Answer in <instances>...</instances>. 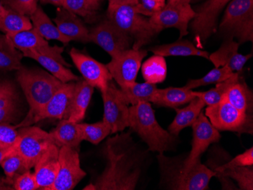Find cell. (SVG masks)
I'll list each match as a JSON object with an SVG mask.
<instances>
[{
  "mask_svg": "<svg viewBox=\"0 0 253 190\" xmlns=\"http://www.w3.org/2000/svg\"><path fill=\"white\" fill-rule=\"evenodd\" d=\"M105 144L107 164L85 190H134L140 181L144 157L130 133H116Z\"/></svg>",
  "mask_w": 253,
  "mask_h": 190,
  "instance_id": "1",
  "label": "cell"
},
{
  "mask_svg": "<svg viewBox=\"0 0 253 190\" xmlns=\"http://www.w3.org/2000/svg\"><path fill=\"white\" fill-rule=\"evenodd\" d=\"M59 147L49 146L34 165V176L39 190H51L59 173Z\"/></svg>",
  "mask_w": 253,
  "mask_h": 190,
  "instance_id": "20",
  "label": "cell"
},
{
  "mask_svg": "<svg viewBox=\"0 0 253 190\" xmlns=\"http://www.w3.org/2000/svg\"><path fill=\"white\" fill-rule=\"evenodd\" d=\"M54 143L59 148L68 147L79 150L80 145L83 141L81 136L78 123L62 119L55 129L50 132Z\"/></svg>",
  "mask_w": 253,
  "mask_h": 190,
  "instance_id": "27",
  "label": "cell"
},
{
  "mask_svg": "<svg viewBox=\"0 0 253 190\" xmlns=\"http://www.w3.org/2000/svg\"><path fill=\"white\" fill-rule=\"evenodd\" d=\"M129 127L147 145L148 150L159 154L177 147L178 137L161 127L151 103H137L129 107Z\"/></svg>",
  "mask_w": 253,
  "mask_h": 190,
  "instance_id": "4",
  "label": "cell"
},
{
  "mask_svg": "<svg viewBox=\"0 0 253 190\" xmlns=\"http://www.w3.org/2000/svg\"><path fill=\"white\" fill-rule=\"evenodd\" d=\"M211 124L218 131L234 132L241 134H253V116L240 112L223 99L204 111Z\"/></svg>",
  "mask_w": 253,
  "mask_h": 190,
  "instance_id": "7",
  "label": "cell"
},
{
  "mask_svg": "<svg viewBox=\"0 0 253 190\" xmlns=\"http://www.w3.org/2000/svg\"><path fill=\"white\" fill-rule=\"evenodd\" d=\"M138 2H139V0H109L108 8L120 6V5H135Z\"/></svg>",
  "mask_w": 253,
  "mask_h": 190,
  "instance_id": "45",
  "label": "cell"
},
{
  "mask_svg": "<svg viewBox=\"0 0 253 190\" xmlns=\"http://www.w3.org/2000/svg\"><path fill=\"white\" fill-rule=\"evenodd\" d=\"M63 8L78 16L84 18L87 23L96 21L101 8L100 0H65Z\"/></svg>",
  "mask_w": 253,
  "mask_h": 190,
  "instance_id": "34",
  "label": "cell"
},
{
  "mask_svg": "<svg viewBox=\"0 0 253 190\" xmlns=\"http://www.w3.org/2000/svg\"><path fill=\"white\" fill-rule=\"evenodd\" d=\"M206 104L200 98H193L186 107L183 109L176 108V116L171 124L168 127V131L173 135L178 137L180 132L187 127H191L203 112Z\"/></svg>",
  "mask_w": 253,
  "mask_h": 190,
  "instance_id": "25",
  "label": "cell"
},
{
  "mask_svg": "<svg viewBox=\"0 0 253 190\" xmlns=\"http://www.w3.org/2000/svg\"><path fill=\"white\" fill-rule=\"evenodd\" d=\"M8 8L16 11L27 16H31L38 8V0H1Z\"/></svg>",
  "mask_w": 253,
  "mask_h": 190,
  "instance_id": "39",
  "label": "cell"
},
{
  "mask_svg": "<svg viewBox=\"0 0 253 190\" xmlns=\"http://www.w3.org/2000/svg\"><path fill=\"white\" fill-rule=\"evenodd\" d=\"M21 53L25 57L37 61L42 68L63 83L76 82L80 79L68 67L50 56L32 50L23 51Z\"/></svg>",
  "mask_w": 253,
  "mask_h": 190,
  "instance_id": "26",
  "label": "cell"
},
{
  "mask_svg": "<svg viewBox=\"0 0 253 190\" xmlns=\"http://www.w3.org/2000/svg\"><path fill=\"white\" fill-rule=\"evenodd\" d=\"M54 22L61 34L67 39L82 43H89V31L78 15L63 7H59Z\"/></svg>",
  "mask_w": 253,
  "mask_h": 190,
  "instance_id": "22",
  "label": "cell"
},
{
  "mask_svg": "<svg viewBox=\"0 0 253 190\" xmlns=\"http://www.w3.org/2000/svg\"><path fill=\"white\" fill-rule=\"evenodd\" d=\"M16 91L10 82L0 83V109L16 103Z\"/></svg>",
  "mask_w": 253,
  "mask_h": 190,
  "instance_id": "43",
  "label": "cell"
},
{
  "mask_svg": "<svg viewBox=\"0 0 253 190\" xmlns=\"http://www.w3.org/2000/svg\"><path fill=\"white\" fill-rule=\"evenodd\" d=\"M192 0H169L168 5H190Z\"/></svg>",
  "mask_w": 253,
  "mask_h": 190,
  "instance_id": "46",
  "label": "cell"
},
{
  "mask_svg": "<svg viewBox=\"0 0 253 190\" xmlns=\"http://www.w3.org/2000/svg\"><path fill=\"white\" fill-rule=\"evenodd\" d=\"M196 16L191 5H170L166 4L159 12L149 18V21L158 35L167 28H176L180 33V39L189 34L190 21Z\"/></svg>",
  "mask_w": 253,
  "mask_h": 190,
  "instance_id": "13",
  "label": "cell"
},
{
  "mask_svg": "<svg viewBox=\"0 0 253 190\" xmlns=\"http://www.w3.org/2000/svg\"><path fill=\"white\" fill-rule=\"evenodd\" d=\"M133 8L137 13L149 18L162 8L156 0H139L136 5H133Z\"/></svg>",
  "mask_w": 253,
  "mask_h": 190,
  "instance_id": "44",
  "label": "cell"
},
{
  "mask_svg": "<svg viewBox=\"0 0 253 190\" xmlns=\"http://www.w3.org/2000/svg\"><path fill=\"white\" fill-rule=\"evenodd\" d=\"M233 73L234 72L226 66L214 68L212 70L210 71L203 77L189 80L184 86L187 89L193 90V89L200 87V86L217 84V83L227 80V78L230 77L233 75Z\"/></svg>",
  "mask_w": 253,
  "mask_h": 190,
  "instance_id": "37",
  "label": "cell"
},
{
  "mask_svg": "<svg viewBox=\"0 0 253 190\" xmlns=\"http://www.w3.org/2000/svg\"><path fill=\"white\" fill-rule=\"evenodd\" d=\"M141 70L146 82L153 84L163 83L168 74L166 59L161 55H153L141 65Z\"/></svg>",
  "mask_w": 253,
  "mask_h": 190,
  "instance_id": "32",
  "label": "cell"
},
{
  "mask_svg": "<svg viewBox=\"0 0 253 190\" xmlns=\"http://www.w3.org/2000/svg\"><path fill=\"white\" fill-rule=\"evenodd\" d=\"M224 39L232 38L239 43L253 41V0H231L217 26Z\"/></svg>",
  "mask_w": 253,
  "mask_h": 190,
  "instance_id": "5",
  "label": "cell"
},
{
  "mask_svg": "<svg viewBox=\"0 0 253 190\" xmlns=\"http://www.w3.org/2000/svg\"><path fill=\"white\" fill-rule=\"evenodd\" d=\"M146 49H129L121 52L106 64L112 80L117 83L121 89L136 82L142 62L147 55Z\"/></svg>",
  "mask_w": 253,
  "mask_h": 190,
  "instance_id": "9",
  "label": "cell"
},
{
  "mask_svg": "<svg viewBox=\"0 0 253 190\" xmlns=\"http://www.w3.org/2000/svg\"><path fill=\"white\" fill-rule=\"evenodd\" d=\"M32 28L29 17L11 8H6V12L0 18V31L5 35H13Z\"/></svg>",
  "mask_w": 253,
  "mask_h": 190,
  "instance_id": "31",
  "label": "cell"
},
{
  "mask_svg": "<svg viewBox=\"0 0 253 190\" xmlns=\"http://www.w3.org/2000/svg\"><path fill=\"white\" fill-rule=\"evenodd\" d=\"M107 18L133 39L132 49H142L158 35L149 18L137 13L133 5L108 8Z\"/></svg>",
  "mask_w": 253,
  "mask_h": 190,
  "instance_id": "6",
  "label": "cell"
},
{
  "mask_svg": "<svg viewBox=\"0 0 253 190\" xmlns=\"http://www.w3.org/2000/svg\"><path fill=\"white\" fill-rule=\"evenodd\" d=\"M223 90V99L242 113L253 116V93L242 72H234L227 80L218 83Z\"/></svg>",
  "mask_w": 253,
  "mask_h": 190,
  "instance_id": "17",
  "label": "cell"
},
{
  "mask_svg": "<svg viewBox=\"0 0 253 190\" xmlns=\"http://www.w3.org/2000/svg\"><path fill=\"white\" fill-rule=\"evenodd\" d=\"M6 12V7L2 4V1L0 0V18Z\"/></svg>",
  "mask_w": 253,
  "mask_h": 190,
  "instance_id": "49",
  "label": "cell"
},
{
  "mask_svg": "<svg viewBox=\"0 0 253 190\" xmlns=\"http://www.w3.org/2000/svg\"><path fill=\"white\" fill-rule=\"evenodd\" d=\"M82 140L89 142L93 145H98L112 134L110 127L104 120L96 122L94 124L78 123Z\"/></svg>",
  "mask_w": 253,
  "mask_h": 190,
  "instance_id": "35",
  "label": "cell"
},
{
  "mask_svg": "<svg viewBox=\"0 0 253 190\" xmlns=\"http://www.w3.org/2000/svg\"><path fill=\"white\" fill-rule=\"evenodd\" d=\"M253 148L248 149L246 150L242 154H238L234 158H231L230 161L224 163L221 165L217 166L214 167L212 170L213 172L216 174L223 169L231 168L234 167H243V166H253ZM215 177V176H214Z\"/></svg>",
  "mask_w": 253,
  "mask_h": 190,
  "instance_id": "38",
  "label": "cell"
},
{
  "mask_svg": "<svg viewBox=\"0 0 253 190\" xmlns=\"http://www.w3.org/2000/svg\"><path fill=\"white\" fill-rule=\"evenodd\" d=\"M5 36L8 38L11 44L21 52L26 50L35 51L56 59L68 68L71 66L62 57L63 48L57 46H51L48 41L41 37L34 28Z\"/></svg>",
  "mask_w": 253,
  "mask_h": 190,
  "instance_id": "18",
  "label": "cell"
},
{
  "mask_svg": "<svg viewBox=\"0 0 253 190\" xmlns=\"http://www.w3.org/2000/svg\"><path fill=\"white\" fill-rule=\"evenodd\" d=\"M54 143L50 133L35 126H27L18 129L16 149L27 169L31 170L38 162L44 152Z\"/></svg>",
  "mask_w": 253,
  "mask_h": 190,
  "instance_id": "8",
  "label": "cell"
},
{
  "mask_svg": "<svg viewBox=\"0 0 253 190\" xmlns=\"http://www.w3.org/2000/svg\"><path fill=\"white\" fill-rule=\"evenodd\" d=\"M89 31V42L100 46L112 58L130 49L133 45V39L108 18Z\"/></svg>",
  "mask_w": 253,
  "mask_h": 190,
  "instance_id": "10",
  "label": "cell"
},
{
  "mask_svg": "<svg viewBox=\"0 0 253 190\" xmlns=\"http://www.w3.org/2000/svg\"><path fill=\"white\" fill-rule=\"evenodd\" d=\"M195 96L203 100L206 106H213L223 100V90L218 83L215 87L211 88L207 91H194Z\"/></svg>",
  "mask_w": 253,
  "mask_h": 190,
  "instance_id": "42",
  "label": "cell"
},
{
  "mask_svg": "<svg viewBox=\"0 0 253 190\" xmlns=\"http://www.w3.org/2000/svg\"><path fill=\"white\" fill-rule=\"evenodd\" d=\"M16 79L25 93L29 112L17 128L34 124V119L47 104L63 83L49 72L41 69H29L21 67L17 72Z\"/></svg>",
  "mask_w": 253,
  "mask_h": 190,
  "instance_id": "3",
  "label": "cell"
},
{
  "mask_svg": "<svg viewBox=\"0 0 253 190\" xmlns=\"http://www.w3.org/2000/svg\"><path fill=\"white\" fill-rule=\"evenodd\" d=\"M93 92L94 87L89 85L84 79L80 78L78 81L75 82V91L66 119L75 123L83 121Z\"/></svg>",
  "mask_w": 253,
  "mask_h": 190,
  "instance_id": "23",
  "label": "cell"
},
{
  "mask_svg": "<svg viewBox=\"0 0 253 190\" xmlns=\"http://www.w3.org/2000/svg\"><path fill=\"white\" fill-rule=\"evenodd\" d=\"M240 43L232 38L224 39L218 49L210 54L209 60L214 68L226 66L233 72H242L244 65L253 57V53L243 55L239 53Z\"/></svg>",
  "mask_w": 253,
  "mask_h": 190,
  "instance_id": "19",
  "label": "cell"
},
{
  "mask_svg": "<svg viewBox=\"0 0 253 190\" xmlns=\"http://www.w3.org/2000/svg\"><path fill=\"white\" fill-rule=\"evenodd\" d=\"M100 1H102V0H100Z\"/></svg>",
  "mask_w": 253,
  "mask_h": 190,
  "instance_id": "53",
  "label": "cell"
},
{
  "mask_svg": "<svg viewBox=\"0 0 253 190\" xmlns=\"http://www.w3.org/2000/svg\"><path fill=\"white\" fill-rule=\"evenodd\" d=\"M30 19L32 22L33 28L46 40L55 39L64 44L71 42L61 34L56 25L52 24L50 18L41 7L37 8L36 11L30 16Z\"/></svg>",
  "mask_w": 253,
  "mask_h": 190,
  "instance_id": "29",
  "label": "cell"
},
{
  "mask_svg": "<svg viewBox=\"0 0 253 190\" xmlns=\"http://www.w3.org/2000/svg\"><path fill=\"white\" fill-rule=\"evenodd\" d=\"M12 186L14 190H39L35 176L30 170L15 177Z\"/></svg>",
  "mask_w": 253,
  "mask_h": 190,
  "instance_id": "41",
  "label": "cell"
},
{
  "mask_svg": "<svg viewBox=\"0 0 253 190\" xmlns=\"http://www.w3.org/2000/svg\"><path fill=\"white\" fill-rule=\"evenodd\" d=\"M191 127L193 130L191 150L183 160V163L187 167L193 166L201 159L203 153L206 152L211 145L218 143L221 137L220 131L211 124L203 111Z\"/></svg>",
  "mask_w": 253,
  "mask_h": 190,
  "instance_id": "15",
  "label": "cell"
},
{
  "mask_svg": "<svg viewBox=\"0 0 253 190\" xmlns=\"http://www.w3.org/2000/svg\"><path fill=\"white\" fill-rule=\"evenodd\" d=\"M75 87V82L63 83L35 117L34 123L48 118L66 119Z\"/></svg>",
  "mask_w": 253,
  "mask_h": 190,
  "instance_id": "21",
  "label": "cell"
},
{
  "mask_svg": "<svg viewBox=\"0 0 253 190\" xmlns=\"http://www.w3.org/2000/svg\"><path fill=\"white\" fill-rule=\"evenodd\" d=\"M15 126L0 124V149L15 147L18 140V130Z\"/></svg>",
  "mask_w": 253,
  "mask_h": 190,
  "instance_id": "40",
  "label": "cell"
},
{
  "mask_svg": "<svg viewBox=\"0 0 253 190\" xmlns=\"http://www.w3.org/2000/svg\"><path fill=\"white\" fill-rule=\"evenodd\" d=\"M70 57L80 73L82 74L84 80L93 87L99 89L101 93L107 89L112 77L106 65L80 52L75 48L71 49Z\"/></svg>",
  "mask_w": 253,
  "mask_h": 190,
  "instance_id": "16",
  "label": "cell"
},
{
  "mask_svg": "<svg viewBox=\"0 0 253 190\" xmlns=\"http://www.w3.org/2000/svg\"><path fill=\"white\" fill-rule=\"evenodd\" d=\"M195 97L193 89H187L184 86L183 87L170 86L165 89H157L151 103L159 107L175 109L188 104Z\"/></svg>",
  "mask_w": 253,
  "mask_h": 190,
  "instance_id": "24",
  "label": "cell"
},
{
  "mask_svg": "<svg viewBox=\"0 0 253 190\" xmlns=\"http://www.w3.org/2000/svg\"><path fill=\"white\" fill-rule=\"evenodd\" d=\"M150 51L154 55H161L163 57L168 56H197L208 59L210 53L202 50L195 46V44L187 39H180L171 43L164 44L160 46H153Z\"/></svg>",
  "mask_w": 253,
  "mask_h": 190,
  "instance_id": "28",
  "label": "cell"
},
{
  "mask_svg": "<svg viewBox=\"0 0 253 190\" xmlns=\"http://www.w3.org/2000/svg\"><path fill=\"white\" fill-rule=\"evenodd\" d=\"M10 190V187H6V186L4 184V182H2V181L0 180V190Z\"/></svg>",
  "mask_w": 253,
  "mask_h": 190,
  "instance_id": "50",
  "label": "cell"
},
{
  "mask_svg": "<svg viewBox=\"0 0 253 190\" xmlns=\"http://www.w3.org/2000/svg\"><path fill=\"white\" fill-rule=\"evenodd\" d=\"M42 4H51L58 7H63L65 0H39Z\"/></svg>",
  "mask_w": 253,
  "mask_h": 190,
  "instance_id": "47",
  "label": "cell"
},
{
  "mask_svg": "<svg viewBox=\"0 0 253 190\" xmlns=\"http://www.w3.org/2000/svg\"><path fill=\"white\" fill-rule=\"evenodd\" d=\"M231 0H207L195 11L190 24L192 33L199 46L217 32V18Z\"/></svg>",
  "mask_w": 253,
  "mask_h": 190,
  "instance_id": "12",
  "label": "cell"
},
{
  "mask_svg": "<svg viewBox=\"0 0 253 190\" xmlns=\"http://www.w3.org/2000/svg\"><path fill=\"white\" fill-rule=\"evenodd\" d=\"M0 166L2 167L6 176V181L8 184H12L15 177L25 171H29L27 169L25 162L15 149V147L7 153L0 164Z\"/></svg>",
  "mask_w": 253,
  "mask_h": 190,
  "instance_id": "36",
  "label": "cell"
},
{
  "mask_svg": "<svg viewBox=\"0 0 253 190\" xmlns=\"http://www.w3.org/2000/svg\"><path fill=\"white\" fill-rule=\"evenodd\" d=\"M23 55L11 44L5 35H0V71L21 69Z\"/></svg>",
  "mask_w": 253,
  "mask_h": 190,
  "instance_id": "33",
  "label": "cell"
},
{
  "mask_svg": "<svg viewBox=\"0 0 253 190\" xmlns=\"http://www.w3.org/2000/svg\"><path fill=\"white\" fill-rule=\"evenodd\" d=\"M158 88L156 84L148 83H131L126 87L121 89V93L125 102L130 106L137 103L147 102L151 103L152 99L154 97L155 93Z\"/></svg>",
  "mask_w": 253,
  "mask_h": 190,
  "instance_id": "30",
  "label": "cell"
},
{
  "mask_svg": "<svg viewBox=\"0 0 253 190\" xmlns=\"http://www.w3.org/2000/svg\"><path fill=\"white\" fill-rule=\"evenodd\" d=\"M11 147V148L9 149H0V164L2 162V159H3L4 157L6 155L7 153L11 150V149L14 148V147Z\"/></svg>",
  "mask_w": 253,
  "mask_h": 190,
  "instance_id": "48",
  "label": "cell"
},
{
  "mask_svg": "<svg viewBox=\"0 0 253 190\" xmlns=\"http://www.w3.org/2000/svg\"><path fill=\"white\" fill-rule=\"evenodd\" d=\"M59 170L51 190H72L86 177L80 161L79 150L62 147L59 152Z\"/></svg>",
  "mask_w": 253,
  "mask_h": 190,
  "instance_id": "14",
  "label": "cell"
},
{
  "mask_svg": "<svg viewBox=\"0 0 253 190\" xmlns=\"http://www.w3.org/2000/svg\"><path fill=\"white\" fill-rule=\"evenodd\" d=\"M156 1L162 8L166 5V0H156Z\"/></svg>",
  "mask_w": 253,
  "mask_h": 190,
  "instance_id": "51",
  "label": "cell"
},
{
  "mask_svg": "<svg viewBox=\"0 0 253 190\" xmlns=\"http://www.w3.org/2000/svg\"><path fill=\"white\" fill-rule=\"evenodd\" d=\"M160 181L163 190H209L211 179L215 174L198 160L193 166L183 163V156L169 157L161 153L157 155Z\"/></svg>",
  "mask_w": 253,
  "mask_h": 190,
  "instance_id": "2",
  "label": "cell"
},
{
  "mask_svg": "<svg viewBox=\"0 0 253 190\" xmlns=\"http://www.w3.org/2000/svg\"><path fill=\"white\" fill-rule=\"evenodd\" d=\"M199 0H192V2H197Z\"/></svg>",
  "mask_w": 253,
  "mask_h": 190,
  "instance_id": "52",
  "label": "cell"
},
{
  "mask_svg": "<svg viewBox=\"0 0 253 190\" xmlns=\"http://www.w3.org/2000/svg\"><path fill=\"white\" fill-rule=\"evenodd\" d=\"M101 93L104 106L103 120L110 127L112 134L124 131L129 127V105L124 99L121 89L112 80Z\"/></svg>",
  "mask_w": 253,
  "mask_h": 190,
  "instance_id": "11",
  "label": "cell"
}]
</instances>
